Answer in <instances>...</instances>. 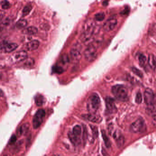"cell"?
Returning a JSON list of instances; mask_svg holds the SVG:
<instances>
[{
	"label": "cell",
	"instance_id": "1",
	"mask_svg": "<svg viewBox=\"0 0 156 156\" xmlns=\"http://www.w3.org/2000/svg\"><path fill=\"white\" fill-rule=\"evenodd\" d=\"M112 93L119 100L125 101L128 99V92L126 87L122 85H116L112 88Z\"/></svg>",
	"mask_w": 156,
	"mask_h": 156
},
{
	"label": "cell",
	"instance_id": "2",
	"mask_svg": "<svg viewBox=\"0 0 156 156\" xmlns=\"http://www.w3.org/2000/svg\"><path fill=\"white\" fill-rule=\"evenodd\" d=\"M100 104V99L99 95L93 93L89 97L87 101V108L90 113H95L99 109Z\"/></svg>",
	"mask_w": 156,
	"mask_h": 156
},
{
	"label": "cell",
	"instance_id": "3",
	"mask_svg": "<svg viewBox=\"0 0 156 156\" xmlns=\"http://www.w3.org/2000/svg\"><path fill=\"white\" fill-rule=\"evenodd\" d=\"M145 127L144 120L142 118H139L130 125V130L132 133H137L144 131Z\"/></svg>",
	"mask_w": 156,
	"mask_h": 156
},
{
	"label": "cell",
	"instance_id": "4",
	"mask_svg": "<svg viewBox=\"0 0 156 156\" xmlns=\"http://www.w3.org/2000/svg\"><path fill=\"white\" fill-rule=\"evenodd\" d=\"M85 58L88 62H93L96 59L97 56L96 47L93 44L88 45L84 52Z\"/></svg>",
	"mask_w": 156,
	"mask_h": 156
},
{
	"label": "cell",
	"instance_id": "5",
	"mask_svg": "<svg viewBox=\"0 0 156 156\" xmlns=\"http://www.w3.org/2000/svg\"><path fill=\"white\" fill-rule=\"evenodd\" d=\"M45 115V112L44 109H38L34 116L33 120V126L35 129H37L41 126L43 122Z\"/></svg>",
	"mask_w": 156,
	"mask_h": 156
},
{
	"label": "cell",
	"instance_id": "6",
	"mask_svg": "<svg viewBox=\"0 0 156 156\" xmlns=\"http://www.w3.org/2000/svg\"><path fill=\"white\" fill-rule=\"evenodd\" d=\"M28 54L25 51H19L14 53L10 57V60L14 63L24 61L27 59Z\"/></svg>",
	"mask_w": 156,
	"mask_h": 156
},
{
	"label": "cell",
	"instance_id": "7",
	"mask_svg": "<svg viewBox=\"0 0 156 156\" xmlns=\"http://www.w3.org/2000/svg\"><path fill=\"white\" fill-rule=\"evenodd\" d=\"M97 26L95 24L93 20L92 19H87L86 21L85 22L83 26L84 32L91 33L93 35L97 33Z\"/></svg>",
	"mask_w": 156,
	"mask_h": 156
},
{
	"label": "cell",
	"instance_id": "8",
	"mask_svg": "<svg viewBox=\"0 0 156 156\" xmlns=\"http://www.w3.org/2000/svg\"><path fill=\"white\" fill-rule=\"evenodd\" d=\"M144 101L148 106L155 103V95L154 92L149 88H147L145 90L144 93Z\"/></svg>",
	"mask_w": 156,
	"mask_h": 156
},
{
	"label": "cell",
	"instance_id": "9",
	"mask_svg": "<svg viewBox=\"0 0 156 156\" xmlns=\"http://www.w3.org/2000/svg\"><path fill=\"white\" fill-rule=\"evenodd\" d=\"M70 57L72 61L77 62L79 61L81 57L80 48H79L78 44L74 45L70 51Z\"/></svg>",
	"mask_w": 156,
	"mask_h": 156
},
{
	"label": "cell",
	"instance_id": "10",
	"mask_svg": "<svg viewBox=\"0 0 156 156\" xmlns=\"http://www.w3.org/2000/svg\"><path fill=\"white\" fill-rule=\"evenodd\" d=\"M93 35L91 33L84 32L81 35V40L85 45L88 46L93 44L94 41V38Z\"/></svg>",
	"mask_w": 156,
	"mask_h": 156
},
{
	"label": "cell",
	"instance_id": "11",
	"mask_svg": "<svg viewBox=\"0 0 156 156\" xmlns=\"http://www.w3.org/2000/svg\"><path fill=\"white\" fill-rule=\"evenodd\" d=\"M117 24V20L116 18H111L108 20L103 24V29L107 32L113 30Z\"/></svg>",
	"mask_w": 156,
	"mask_h": 156
},
{
	"label": "cell",
	"instance_id": "12",
	"mask_svg": "<svg viewBox=\"0 0 156 156\" xmlns=\"http://www.w3.org/2000/svg\"><path fill=\"white\" fill-rule=\"evenodd\" d=\"M17 47V44L14 43H3L1 44V50L5 53H10L15 50Z\"/></svg>",
	"mask_w": 156,
	"mask_h": 156
},
{
	"label": "cell",
	"instance_id": "13",
	"mask_svg": "<svg viewBox=\"0 0 156 156\" xmlns=\"http://www.w3.org/2000/svg\"><path fill=\"white\" fill-rule=\"evenodd\" d=\"M82 116L85 119L92 122L99 123L102 121L101 117L95 113H90L87 115H84Z\"/></svg>",
	"mask_w": 156,
	"mask_h": 156
},
{
	"label": "cell",
	"instance_id": "14",
	"mask_svg": "<svg viewBox=\"0 0 156 156\" xmlns=\"http://www.w3.org/2000/svg\"><path fill=\"white\" fill-rule=\"evenodd\" d=\"M113 137L116 141V143L119 148L123 145L124 142V138L120 130H116L113 135Z\"/></svg>",
	"mask_w": 156,
	"mask_h": 156
},
{
	"label": "cell",
	"instance_id": "15",
	"mask_svg": "<svg viewBox=\"0 0 156 156\" xmlns=\"http://www.w3.org/2000/svg\"><path fill=\"white\" fill-rule=\"evenodd\" d=\"M106 106L108 112L112 113L115 112L116 106L114 99L111 97H108L106 99Z\"/></svg>",
	"mask_w": 156,
	"mask_h": 156
},
{
	"label": "cell",
	"instance_id": "16",
	"mask_svg": "<svg viewBox=\"0 0 156 156\" xmlns=\"http://www.w3.org/2000/svg\"><path fill=\"white\" fill-rule=\"evenodd\" d=\"M39 45V42L38 40H31L26 44V48L28 50H35L38 49Z\"/></svg>",
	"mask_w": 156,
	"mask_h": 156
},
{
	"label": "cell",
	"instance_id": "17",
	"mask_svg": "<svg viewBox=\"0 0 156 156\" xmlns=\"http://www.w3.org/2000/svg\"><path fill=\"white\" fill-rule=\"evenodd\" d=\"M30 124L28 123L24 124L18 128L17 130V134L18 136L25 135L29 130Z\"/></svg>",
	"mask_w": 156,
	"mask_h": 156
},
{
	"label": "cell",
	"instance_id": "18",
	"mask_svg": "<svg viewBox=\"0 0 156 156\" xmlns=\"http://www.w3.org/2000/svg\"><path fill=\"white\" fill-rule=\"evenodd\" d=\"M146 113L148 115L152 117H156V104L148 106L146 109Z\"/></svg>",
	"mask_w": 156,
	"mask_h": 156
},
{
	"label": "cell",
	"instance_id": "19",
	"mask_svg": "<svg viewBox=\"0 0 156 156\" xmlns=\"http://www.w3.org/2000/svg\"><path fill=\"white\" fill-rule=\"evenodd\" d=\"M68 135L70 141L74 145H77L79 144L80 143V139L75 136V135L73 134L72 132H69Z\"/></svg>",
	"mask_w": 156,
	"mask_h": 156
},
{
	"label": "cell",
	"instance_id": "20",
	"mask_svg": "<svg viewBox=\"0 0 156 156\" xmlns=\"http://www.w3.org/2000/svg\"><path fill=\"white\" fill-rule=\"evenodd\" d=\"M148 63L149 66L151 69H156V57L153 55L150 54L149 56L148 59Z\"/></svg>",
	"mask_w": 156,
	"mask_h": 156
},
{
	"label": "cell",
	"instance_id": "21",
	"mask_svg": "<svg viewBox=\"0 0 156 156\" xmlns=\"http://www.w3.org/2000/svg\"><path fill=\"white\" fill-rule=\"evenodd\" d=\"M23 32L27 35H35L38 33V29L34 26H30L24 29Z\"/></svg>",
	"mask_w": 156,
	"mask_h": 156
},
{
	"label": "cell",
	"instance_id": "22",
	"mask_svg": "<svg viewBox=\"0 0 156 156\" xmlns=\"http://www.w3.org/2000/svg\"><path fill=\"white\" fill-rule=\"evenodd\" d=\"M101 132L102 139H103V141H104V142H105L106 147L108 148H110L111 145V142H110V139L108 137L106 134V131H105V130H102Z\"/></svg>",
	"mask_w": 156,
	"mask_h": 156
},
{
	"label": "cell",
	"instance_id": "23",
	"mask_svg": "<svg viewBox=\"0 0 156 156\" xmlns=\"http://www.w3.org/2000/svg\"><path fill=\"white\" fill-rule=\"evenodd\" d=\"M28 24L27 20L24 19H20L16 23V27L18 29H22L25 28Z\"/></svg>",
	"mask_w": 156,
	"mask_h": 156
},
{
	"label": "cell",
	"instance_id": "24",
	"mask_svg": "<svg viewBox=\"0 0 156 156\" xmlns=\"http://www.w3.org/2000/svg\"><path fill=\"white\" fill-rule=\"evenodd\" d=\"M35 102L38 106H42L44 103V98L42 95H36L35 97Z\"/></svg>",
	"mask_w": 156,
	"mask_h": 156
},
{
	"label": "cell",
	"instance_id": "25",
	"mask_svg": "<svg viewBox=\"0 0 156 156\" xmlns=\"http://www.w3.org/2000/svg\"><path fill=\"white\" fill-rule=\"evenodd\" d=\"M72 133L75 136L80 138L81 133V127L79 125L75 126L73 129Z\"/></svg>",
	"mask_w": 156,
	"mask_h": 156
},
{
	"label": "cell",
	"instance_id": "26",
	"mask_svg": "<svg viewBox=\"0 0 156 156\" xmlns=\"http://www.w3.org/2000/svg\"><path fill=\"white\" fill-rule=\"evenodd\" d=\"M32 7L30 5H28L24 7L22 11V14L23 16L28 15L32 10Z\"/></svg>",
	"mask_w": 156,
	"mask_h": 156
},
{
	"label": "cell",
	"instance_id": "27",
	"mask_svg": "<svg viewBox=\"0 0 156 156\" xmlns=\"http://www.w3.org/2000/svg\"><path fill=\"white\" fill-rule=\"evenodd\" d=\"M90 128L92 130V133H93V138H97L99 135V132H98V128L96 126H93V125H90Z\"/></svg>",
	"mask_w": 156,
	"mask_h": 156
},
{
	"label": "cell",
	"instance_id": "28",
	"mask_svg": "<svg viewBox=\"0 0 156 156\" xmlns=\"http://www.w3.org/2000/svg\"><path fill=\"white\" fill-rule=\"evenodd\" d=\"M25 61L24 63V65L26 67H30L33 66L35 63V61L32 58L28 59L25 60Z\"/></svg>",
	"mask_w": 156,
	"mask_h": 156
},
{
	"label": "cell",
	"instance_id": "29",
	"mask_svg": "<svg viewBox=\"0 0 156 156\" xmlns=\"http://www.w3.org/2000/svg\"><path fill=\"white\" fill-rule=\"evenodd\" d=\"M105 18V14L103 13H99L95 15V18L98 21H102Z\"/></svg>",
	"mask_w": 156,
	"mask_h": 156
},
{
	"label": "cell",
	"instance_id": "30",
	"mask_svg": "<svg viewBox=\"0 0 156 156\" xmlns=\"http://www.w3.org/2000/svg\"><path fill=\"white\" fill-rule=\"evenodd\" d=\"M147 60L146 57L143 55V54H141L139 56V61L140 63V65L142 66H143L145 65Z\"/></svg>",
	"mask_w": 156,
	"mask_h": 156
},
{
	"label": "cell",
	"instance_id": "31",
	"mask_svg": "<svg viewBox=\"0 0 156 156\" xmlns=\"http://www.w3.org/2000/svg\"><path fill=\"white\" fill-rule=\"evenodd\" d=\"M132 72H134V74H136V76L141 78H142V72L140 71L139 69H137V68H136V67H132Z\"/></svg>",
	"mask_w": 156,
	"mask_h": 156
},
{
	"label": "cell",
	"instance_id": "32",
	"mask_svg": "<svg viewBox=\"0 0 156 156\" xmlns=\"http://www.w3.org/2000/svg\"><path fill=\"white\" fill-rule=\"evenodd\" d=\"M142 95L141 94V93L138 92L137 93V94L136 95V99H135V101L136 103L138 104H140L142 102Z\"/></svg>",
	"mask_w": 156,
	"mask_h": 156
},
{
	"label": "cell",
	"instance_id": "33",
	"mask_svg": "<svg viewBox=\"0 0 156 156\" xmlns=\"http://www.w3.org/2000/svg\"><path fill=\"white\" fill-rule=\"evenodd\" d=\"M1 6L2 8L3 9H8L10 7V4L8 2L4 1L1 2Z\"/></svg>",
	"mask_w": 156,
	"mask_h": 156
},
{
	"label": "cell",
	"instance_id": "34",
	"mask_svg": "<svg viewBox=\"0 0 156 156\" xmlns=\"http://www.w3.org/2000/svg\"><path fill=\"white\" fill-rule=\"evenodd\" d=\"M61 63L64 65H66L69 62V58L67 55H63L61 59Z\"/></svg>",
	"mask_w": 156,
	"mask_h": 156
},
{
	"label": "cell",
	"instance_id": "35",
	"mask_svg": "<svg viewBox=\"0 0 156 156\" xmlns=\"http://www.w3.org/2000/svg\"><path fill=\"white\" fill-rule=\"evenodd\" d=\"M53 70L55 73H58V74H60V73H61L63 72V68L60 67V66H54Z\"/></svg>",
	"mask_w": 156,
	"mask_h": 156
},
{
	"label": "cell",
	"instance_id": "36",
	"mask_svg": "<svg viewBox=\"0 0 156 156\" xmlns=\"http://www.w3.org/2000/svg\"><path fill=\"white\" fill-rule=\"evenodd\" d=\"M87 131L86 126H84V133H83V140L84 142H86L87 139Z\"/></svg>",
	"mask_w": 156,
	"mask_h": 156
},
{
	"label": "cell",
	"instance_id": "37",
	"mask_svg": "<svg viewBox=\"0 0 156 156\" xmlns=\"http://www.w3.org/2000/svg\"><path fill=\"white\" fill-rule=\"evenodd\" d=\"M17 141V137L15 135H13L11 138L10 139L9 144L13 145Z\"/></svg>",
	"mask_w": 156,
	"mask_h": 156
},
{
	"label": "cell",
	"instance_id": "38",
	"mask_svg": "<svg viewBox=\"0 0 156 156\" xmlns=\"http://www.w3.org/2000/svg\"><path fill=\"white\" fill-rule=\"evenodd\" d=\"M9 23V19L8 18H6L5 19H3V21H2V23L4 25H7H7H8Z\"/></svg>",
	"mask_w": 156,
	"mask_h": 156
},
{
	"label": "cell",
	"instance_id": "39",
	"mask_svg": "<svg viewBox=\"0 0 156 156\" xmlns=\"http://www.w3.org/2000/svg\"><path fill=\"white\" fill-rule=\"evenodd\" d=\"M4 156H9V155H4Z\"/></svg>",
	"mask_w": 156,
	"mask_h": 156
},
{
	"label": "cell",
	"instance_id": "40",
	"mask_svg": "<svg viewBox=\"0 0 156 156\" xmlns=\"http://www.w3.org/2000/svg\"><path fill=\"white\" fill-rule=\"evenodd\" d=\"M100 156V155H99V156Z\"/></svg>",
	"mask_w": 156,
	"mask_h": 156
},
{
	"label": "cell",
	"instance_id": "41",
	"mask_svg": "<svg viewBox=\"0 0 156 156\" xmlns=\"http://www.w3.org/2000/svg\"></svg>",
	"mask_w": 156,
	"mask_h": 156
}]
</instances>
